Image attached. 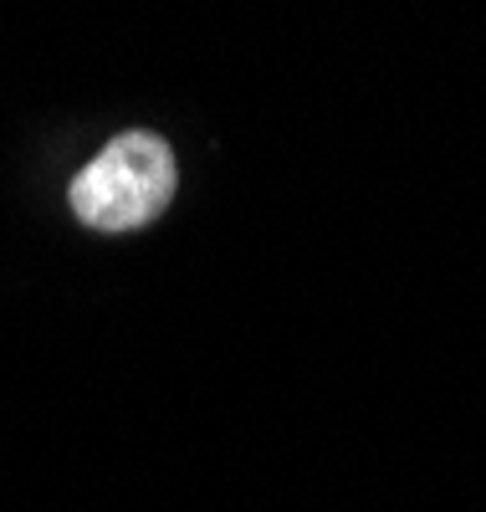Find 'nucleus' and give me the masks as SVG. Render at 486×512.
Here are the masks:
<instances>
[{
  "instance_id": "nucleus-1",
  "label": "nucleus",
  "mask_w": 486,
  "mask_h": 512,
  "mask_svg": "<svg viewBox=\"0 0 486 512\" xmlns=\"http://www.w3.org/2000/svg\"><path fill=\"white\" fill-rule=\"evenodd\" d=\"M174 185H180L174 149L159 134L128 128V134H113L103 144V154L93 164L77 169L72 210L93 231H139L169 210Z\"/></svg>"
}]
</instances>
